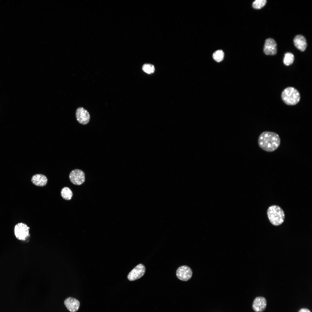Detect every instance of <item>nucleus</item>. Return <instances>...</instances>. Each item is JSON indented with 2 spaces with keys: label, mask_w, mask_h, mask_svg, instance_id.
Segmentation results:
<instances>
[{
  "label": "nucleus",
  "mask_w": 312,
  "mask_h": 312,
  "mask_svg": "<svg viewBox=\"0 0 312 312\" xmlns=\"http://www.w3.org/2000/svg\"><path fill=\"white\" fill-rule=\"evenodd\" d=\"M267 302L265 298L262 296L256 297L252 305V308L256 312H262L266 309Z\"/></svg>",
  "instance_id": "9d476101"
},
{
  "label": "nucleus",
  "mask_w": 312,
  "mask_h": 312,
  "mask_svg": "<svg viewBox=\"0 0 312 312\" xmlns=\"http://www.w3.org/2000/svg\"><path fill=\"white\" fill-rule=\"evenodd\" d=\"M61 194L63 199L69 200L72 198L73 194L70 188L68 187H64L61 190Z\"/></svg>",
  "instance_id": "4468645a"
},
{
  "label": "nucleus",
  "mask_w": 312,
  "mask_h": 312,
  "mask_svg": "<svg viewBox=\"0 0 312 312\" xmlns=\"http://www.w3.org/2000/svg\"><path fill=\"white\" fill-rule=\"evenodd\" d=\"M146 271L145 266L140 263L136 265L129 272L127 276V278L130 281H134L142 277Z\"/></svg>",
  "instance_id": "0eeeda50"
},
{
  "label": "nucleus",
  "mask_w": 312,
  "mask_h": 312,
  "mask_svg": "<svg viewBox=\"0 0 312 312\" xmlns=\"http://www.w3.org/2000/svg\"><path fill=\"white\" fill-rule=\"evenodd\" d=\"M281 140L278 135L272 132H263L258 139L259 147L268 152H272L276 150L279 146Z\"/></svg>",
  "instance_id": "f257e3e1"
},
{
  "label": "nucleus",
  "mask_w": 312,
  "mask_h": 312,
  "mask_svg": "<svg viewBox=\"0 0 312 312\" xmlns=\"http://www.w3.org/2000/svg\"><path fill=\"white\" fill-rule=\"evenodd\" d=\"M294 60V56L292 53L289 52H287L285 54L283 62L285 65L288 66L293 63Z\"/></svg>",
  "instance_id": "2eb2a0df"
},
{
  "label": "nucleus",
  "mask_w": 312,
  "mask_h": 312,
  "mask_svg": "<svg viewBox=\"0 0 312 312\" xmlns=\"http://www.w3.org/2000/svg\"><path fill=\"white\" fill-rule=\"evenodd\" d=\"M267 214L270 222L274 225H279L284 221V212L278 206L273 205L270 206L268 209Z\"/></svg>",
  "instance_id": "f03ea898"
},
{
  "label": "nucleus",
  "mask_w": 312,
  "mask_h": 312,
  "mask_svg": "<svg viewBox=\"0 0 312 312\" xmlns=\"http://www.w3.org/2000/svg\"><path fill=\"white\" fill-rule=\"evenodd\" d=\"M32 183L37 186L42 187L45 185L48 181L47 177L42 174H36L33 175L31 179Z\"/></svg>",
  "instance_id": "ddd939ff"
},
{
  "label": "nucleus",
  "mask_w": 312,
  "mask_h": 312,
  "mask_svg": "<svg viewBox=\"0 0 312 312\" xmlns=\"http://www.w3.org/2000/svg\"><path fill=\"white\" fill-rule=\"evenodd\" d=\"M263 51L267 55H274L277 52V45L275 41L273 39L269 38L265 41Z\"/></svg>",
  "instance_id": "6e6552de"
},
{
  "label": "nucleus",
  "mask_w": 312,
  "mask_h": 312,
  "mask_svg": "<svg viewBox=\"0 0 312 312\" xmlns=\"http://www.w3.org/2000/svg\"><path fill=\"white\" fill-rule=\"evenodd\" d=\"M293 42L295 47L301 51H304L307 46L305 38L302 35H298L294 39Z\"/></svg>",
  "instance_id": "f8f14e48"
},
{
  "label": "nucleus",
  "mask_w": 312,
  "mask_h": 312,
  "mask_svg": "<svg viewBox=\"0 0 312 312\" xmlns=\"http://www.w3.org/2000/svg\"><path fill=\"white\" fill-rule=\"evenodd\" d=\"M176 274L179 279L183 281H187L192 277V272L189 267L186 265H182L177 268Z\"/></svg>",
  "instance_id": "423d86ee"
},
{
  "label": "nucleus",
  "mask_w": 312,
  "mask_h": 312,
  "mask_svg": "<svg viewBox=\"0 0 312 312\" xmlns=\"http://www.w3.org/2000/svg\"><path fill=\"white\" fill-rule=\"evenodd\" d=\"M76 117L77 121L80 124L85 125L89 122L90 115L87 110L81 107L78 108L76 112Z\"/></svg>",
  "instance_id": "1a4fd4ad"
},
{
  "label": "nucleus",
  "mask_w": 312,
  "mask_h": 312,
  "mask_svg": "<svg viewBox=\"0 0 312 312\" xmlns=\"http://www.w3.org/2000/svg\"><path fill=\"white\" fill-rule=\"evenodd\" d=\"M298 312H311V311L309 309L304 308L300 310Z\"/></svg>",
  "instance_id": "6ab92c4d"
},
{
  "label": "nucleus",
  "mask_w": 312,
  "mask_h": 312,
  "mask_svg": "<svg viewBox=\"0 0 312 312\" xmlns=\"http://www.w3.org/2000/svg\"><path fill=\"white\" fill-rule=\"evenodd\" d=\"M266 2V0H255L252 3V7L255 9H260L265 5Z\"/></svg>",
  "instance_id": "f3484780"
},
{
  "label": "nucleus",
  "mask_w": 312,
  "mask_h": 312,
  "mask_svg": "<svg viewBox=\"0 0 312 312\" xmlns=\"http://www.w3.org/2000/svg\"><path fill=\"white\" fill-rule=\"evenodd\" d=\"M224 54L222 50H218L216 51L213 54V59L217 62H219L223 60L224 57Z\"/></svg>",
  "instance_id": "dca6fc26"
},
{
  "label": "nucleus",
  "mask_w": 312,
  "mask_h": 312,
  "mask_svg": "<svg viewBox=\"0 0 312 312\" xmlns=\"http://www.w3.org/2000/svg\"><path fill=\"white\" fill-rule=\"evenodd\" d=\"M29 229L30 228L25 223H19L16 224L14 228V233L16 237L23 242H28L30 238Z\"/></svg>",
  "instance_id": "20e7f679"
},
{
  "label": "nucleus",
  "mask_w": 312,
  "mask_h": 312,
  "mask_svg": "<svg viewBox=\"0 0 312 312\" xmlns=\"http://www.w3.org/2000/svg\"><path fill=\"white\" fill-rule=\"evenodd\" d=\"M300 94L297 90L293 87H288L285 89L281 94V98L283 102L287 105H295L297 104L300 99Z\"/></svg>",
  "instance_id": "7ed1b4c3"
},
{
  "label": "nucleus",
  "mask_w": 312,
  "mask_h": 312,
  "mask_svg": "<svg viewBox=\"0 0 312 312\" xmlns=\"http://www.w3.org/2000/svg\"><path fill=\"white\" fill-rule=\"evenodd\" d=\"M143 70L148 74L153 73L155 70L154 66L151 64H144L142 67Z\"/></svg>",
  "instance_id": "a211bd4d"
},
{
  "label": "nucleus",
  "mask_w": 312,
  "mask_h": 312,
  "mask_svg": "<svg viewBox=\"0 0 312 312\" xmlns=\"http://www.w3.org/2000/svg\"><path fill=\"white\" fill-rule=\"evenodd\" d=\"M64 304L66 308L70 312H76L80 307V303L77 299L71 297H69L65 299Z\"/></svg>",
  "instance_id": "9b49d317"
},
{
  "label": "nucleus",
  "mask_w": 312,
  "mask_h": 312,
  "mask_svg": "<svg viewBox=\"0 0 312 312\" xmlns=\"http://www.w3.org/2000/svg\"><path fill=\"white\" fill-rule=\"evenodd\" d=\"M69 178L70 181L73 184L80 185L83 183L85 181V174L81 170L75 169L70 172Z\"/></svg>",
  "instance_id": "39448f33"
}]
</instances>
